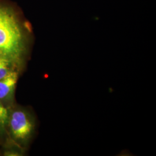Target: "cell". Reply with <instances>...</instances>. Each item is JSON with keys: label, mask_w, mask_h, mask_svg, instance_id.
Listing matches in <instances>:
<instances>
[{"label": "cell", "mask_w": 156, "mask_h": 156, "mask_svg": "<svg viewBox=\"0 0 156 156\" xmlns=\"http://www.w3.org/2000/svg\"><path fill=\"white\" fill-rule=\"evenodd\" d=\"M25 52L24 35L16 17L9 8L0 5V57L19 66Z\"/></svg>", "instance_id": "1"}, {"label": "cell", "mask_w": 156, "mask_h": 156, "mask_svg": "<svg viewBox=\"0 0 156 156\" xmlns=\"http://www.w3.org/2000/svg\"><path fill=\"white\" fill-rule=\"evenodd\" d=\"M35 120L30 112L23 108L9 111L6 128L17 144L26 146L32 140L35 131Z\"/></svg>", "instance_id": "2"}, {"label": "cell", "mask_w": 156, "mask_h": 156, "mask_svg": "<svg viewBox=\"0 0 156 156\" xmlns=\"http://www.w3.org/2000/svg\"><path fill=\"white\" fill-rule=\"evenodd\" d=\"M17 80L18 73L15 71L0 79V102L6 108L12 104Z\"/></svg>", "instance_id": "3"}, {"label": "cell", "mask_w": 156, "mask_h": 156, "mask_svg": "<svg viewBox=\"0 0 156 156\" xmlns=\"http://www.w3.org/2000/svg\"><path fill=\"white\" fill-rule=\"evenodd\" d=\"M15 67L16 66L14 64L9 60L0 57V79L5 77L12 71H15Z\"/></svg>", "instance_id": "4"}, {"label": "cell", "mask_w": 156, "mask_h": 156, "mask_svg": "<svg viewBox=\"0 0 156 156\" xmlns=\"http://www.w3.org/2000/svg\"><path fill=\"white\" fill-rule=\"evenodd\" d=\"M8 114L7 108L0 102V135L4 134L6 131Z\"/></svg>", "instance_id": "5"}]
</instances>
